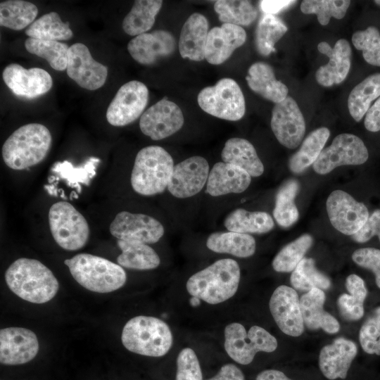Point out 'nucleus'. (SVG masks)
Here are the masks:
<instances>
[{
  "label": "nucleus",
  "instance_id": "nucleus-52",
  "mask_svg": "<svg viewBox=\"0 0 380 380\" xmlns=\"http://www.w3.org/2000/svg\"><path fill=\"white\" fill-rule=\"evenodd\" d=\"M364 124L368 131L376 132L380 130V96L367 112Z\"/></svg>",
  "mask_w": 380,
  "mask_h": 380
},
{
  "label": "nucleus",
  "instance_id": "nucleus-50",
  "mask_svg": "<svg viewBox=\"0 0 380 380\" xmlns=\"http://www.w3.org/2000/svg\"><path fill=\"white\" fill-rule=\"evenodd\" d=\"M380 229V210H375L362 227L352 238L358 243H365L371 239L374 236L377 235Z\"/></svg>",
  "mask_w": 380,
  "mask_h": 380
},
{
  "label": "nucleus",
  "instance_id": "nucleus-6",
  "mask_svg": "<svg viewBox=\"0 0 380 380\" xmlns=\"http://www.w3.org/2000/svg\"><path fill=\"white\" fill-rule=\"evenodd\" d=\"M121 340L128 350L141 355L161 357L172 345V334L163 320L139 315L130 319L124 326Z\"/></svg>",
  "mask_w": 380,
  "mask_h": 380
},
{
  "label": "nucleus",
  "instance_id": "nucleus-34",
  "mask_svg": "<svg viewBox=\"0 0 380 380\" xmlns=\"http://www.w3.org/2000/svg\"><path fill=\"white\" fill-rule=\"evenodd\" d=\"M330 135L327 127H319L312 131L303 141L299 150L289 160L291 172L300 173L313 164L321 152Z\"/></svg>",
  "mask_w": 380,
  "mask_h": 380
},
{
  "label": "nucleus",
  "instance_id": "nucleus-7",
  "mask_svg": "<svg viewBox=\"0 0 380 380\" xmlns=\"http://www.w3.org/2000/svg\"><path fill=\"white\" fill-rule=\"evenodd\" d=\"M48 223L53 240L64 250L78 251L89 241L90 227L88 221L68 201H59L51 205Z\"/></svg>",
  "mask_w": 380,
  "mask_h": 380
},
{
  "label": "nucleus",
  "instance_id": "nucleus-4",
  "mask_svg": "<svg viewBox=\"0 0 380 380\" xmlns=\"http://www.w3.org/2000/svg\"><path fill=\"white\" fill-rule=\"evenodd\" d=\"M170 154L159 146H148L137 154L130 176L132 189L150 196L163 193L170 181L174 169Z\"/></svg>",
  "mask_w": 380,
  "mask_h": 380
},
{
  "label": "nucleus",
  "instance_id": "nucleus-16",
  "mask_svg": "<svg viewBox=\"0 0 380 380\" xmlns=\"http://www.w3.org/2000/svg\"><path fill=\"white\" fill-rule=\"evenodd\" d=\"M271 128L284 146L293 149L300 144L305 132V122L293 98L287 96L275 103L272 111Z\"/></svg>",
  "mask_w": 380,
  "mask_h": 380
},
{
  "label": "nucleus",
  "instance_id": "nucleus-15",
  "mask_svg": "<svg viewBox=\"0 0 380 380\" xmlns=\"http://www.w3.org/2000/svg\"><path fill=\"white\" fill-rule=\"evenodd\" d=\"M67 74L80 87L96 90L106 82L108 68L95 61L87 46L75 43L68 52Z\"/></svg>",
  "mask_w": 380,
  "mask_h": 380
},
{
  "label": "nucleus",
  "instance_id": "nucleus-54",
  "mask_svg": "<svg viewBox=\"0 0 380 380\" xmlns=\"http://www.w3.org/2000/svg\"><path fill=\"white\" fill-rule=\"evenodd\" d=\"M296 1H260V9L265 13V14L274 15L281 12L289 6L296 3Z\"/></svg>",
  "mask_w": 380,
  "mask_h": 380
},
{
  "label": "nucleus",
  "instance_id": "nucleus-45",
  "mask_svg": "<svg viewBox=\"0 0 380 380\" xmlns=\"http://www.w3.org/2000/svg\"><path fill=\"white\" fill-rule=\"evenodd\" d=\"M352 42L357 50L362 51L366 62L380 66V32L376 27L369 26L365 30L355 32Z\"/></svg>",
  "mask_w": 380,
  "mask_h": 380
},
{
  "label": "nucleus",
  "instance_id": "nucleus-42",
  "mask_svg": "<svg viewBox=\"0 0 380 380\" xmlns=\"http://www.w3.org/2000/svg\"><path fill=\"white\" fill-rule=\"evenodd\" d=\"M290 280L295 289L307 292L314 288L326 290L331 286L329 278L316 268L312 258H304L292 272Z\"/></svg>",
  "mask_w": 380,
  "mask_h": 380
},
{
  "label": "nucleus",
  "instance_id": "nucleus-35",
  "mask_svg": "<svg viewBox=\"0 0 380 380\" xmlns=\"http://www.w3.org/2000/svg\"><path fill=\"white\" fill-rule=\"evenodd\" d=\"M380 96V73L366 77L350 91L348 108L352 118L357 122L362 120L370 108L371 103Z\"/></svg>",
  "mask_w": 380,
  "mask_h": 380
},
{
  "label": "nucleus",
  "instance_id": "nucleus-17",
  "mask_svg": "<svg viewBox=\"0 0 380 380\" xmlns=\"http://www.w3.org/2000/svg\"><path fill=\"white\" fill-rule=\"evenodd\" d=\"M270 312L279 329L291 336H300L304 322L297 291L288 286H278L269 302Z\"/></svg>",
  "mask_w": 380,
  "mask_h": 380
},
{
  "label": "nucleus",
  "instance_id": "nucleus-57",
  "mask_svg": "<svg viewBox=\"0 0 380 380\" xmlns=\"http://www.w3.org/2000/svg\"><path fill=\"white\" fill-rule=\"evenodd\" d=\"M374 3H376L377 5H380V0L374 1Z\"/></svg>",
  "mask_w": 380,
  "mask_h": 380
},
{
  "label": "nucleus",
  "instance_id": "nucleus-14",
  "mask_svg": "<svg viewBox=\"0 0 380 380\" xmlns=\"http://www.w3.org/2000/svg\"><path fill=\"white\" fill-rule=\"evenodd\" d=\"M184 122L180 108L175 103L163 99L144 112L139 120V127L144 135L157 141L179 131Z\"/></svg>",
  "mask_w": 380,
  "mask_h": 380
},
{
  "label": "nucleus",
  "instance_id": "nucleus-24",
  "mask_svg": "<svg viewBox=\"0 0 380 380\" xmlns=\"http://www.w3.org/2000/svg\"><path fill=\"white\" fill-rule=\"evenodd\" d=\"M357 353V348L353 341L343 337L336 338L321 349L319 369L329 380L344 379Z\"/></svg>",
  "mask_w": 380,
  "mask_h": 380
},
{
  "label": "nucleus",
  "instance_id": "nucleus-32",
  "mask_svg": "<svg viewBox=\"0 0 380 380\" xmlns=\"http://www.w3.org/2000/svg\"><path fill=\"white\" fill-rule=\"evenodd\" d=\"M162 6L160 0L135 1L122 23L125 32L130 36L146 33L153 27Z\"/></svg>",
  "mask_w": 380,
  "mask_h": 380
},
{
  "label": "nucleus",
  "instance_id": "nucleus-26",
  "mask_svg": "<svg viewBox=\"0 0 380 380\" xmlns=\"http://www.w3.org/2000/svg\"><path fill=\"white\" fill-rule=\"evenodd\" d=\"M208 32L207 18L198 13L191 14L181 30L179 39L181 56L194 61H203Z\"/></svg>",
  "mask_w": 380,
  "mask_h": 380
},
{
  "label": "nucleus",
  "instance_id": "nucleus-9",
  "mask_svg": "<svg viewBox=\"0 0 380 380\" xmlns=\"http://www.w3.org/2000/svg\"><path fill=\"white\" fill-rule=\"evenodd\" d=\"M199 106L207 113L229 121L241 119L246 111L242 91L236 81L224 77L198 95Z\"/></svg>",
  "mask_w": 380,
  "mask_h": 380
},
{
  "label": "nucleus",
  "instance_id": "nucleus-19",
  "mask_svg": "<svg viewBox=\"0 0 380 380\" xmlns=\"http://www.w3.org/2000/svg\"><path fill=\"white\" fill-rule=\"evenodd\" d=\"M2 77L14 94L27 99L45 94L53 85L52 78L45 70L26 69L16 63L8 65L3 70Z\"/></svg>",
  "mask_w": 380,
  "mask_h": 380
},
{
  "label": "nucleus",
  "instance_id": "nucleus-23",
  "mask_svg": "<svg viewBox=\"0 0 380 380\" xmlns=\"http://www.w3.org/2000/svg\"><path fill=\"white\" fill-rule=\"evenodd\" d=\"M246 40V33L242 27L228 23L214 27L208 32L205 58L210 64H222Z\"/></svg>",
  "mask_w": 380,
  "mask_h": 380
},
{
  "label": "nucleus",
  "instance_id": "nucleus-43",
  "mask_svg": "<svg viewBox=\"0 0 380 380\" xmlns=\"http://www.w3.org/2000/svg\"><path fill=\"white\" fill-rule=\"evenodd\" d=\"M313 243L312 237L303 234L286 245L272 260V267L278 272H293Z\"/></svg>",
  "mask_w": 380,
  "mask_h": 380
},
{
  "label": "nucleus",
  "instance_id": "nucleus-28",
  "mask_svg": "<svg viewBox=\"0 0 380 380\" xmlns=\"http://www.w3.org/2000/svg\"><path fill=\"white\" fill-rule=\"evenodd\" d=\"M246 80L251 89L267 100L278 103L287 97L288 87L276 79L273 69L265 63L252 64Z\"/></svg>",
  "mask_w": 380,
  "mask_h": 380
},
{
  "label": "nucleus",
  "instance_id": "nucleus-2",
  "mask_svg": "<svg viewBox=\"0 0 380 380\" xmlns=\"http://www.w3.org/2000/svg\"><path fill=\"white\" fill-rule=\"evenodd\" d=\"M51 144L52 136L46 126L29 123L15 129L4 141L2 158L8 168L24 170L42 163Z\"/></svg>",
  "mask_w": 380,
  "mask_h": 380
},
{
  "label": "nucleus",
  "instance_id": "nucleus-53",
  "mask_svg": "<svg viewBox=\"0 0 380 380\" xmlns=\"http://www.w3.org/2000/svg\"><path fill=\"white\" fill-rule=\"evenodd\" d=\"M207 380H245L244 375L236 365L227 364L223 365L218 373Z\"/></svg>",
  "mask_w": 380,
  "mask_h": 380
},
{
  "label": "nucleus",
  "instance_id": "nucleus-11",
  "mask_svg": "<svg viewBox=\"0 0 380 380\" xmlns=\"http://www.w3.org/2000/svg\"><path fill=\"white\" fill-rule=\"evenodd\" d=\"M108 230L117 240L145 244L158 242L165 232L163 224L153 217L129 211L116 214Z\"/></svg>",
  "mask_w": 380,
  "mask_h": 380
},
{
  "label": "nucleus",
  "instance_id": "nucleus-41",
  "mask_svg": "<svg viewBox=\"0 0 380 380\" xmlns=\"http://www.w3.org/2000/svg\"><path fill=\"white\" fill-rule=\"evenodd\" d=\"M25 47L29 53L46 59L53 69L63 71L67 68L69 46L66 44L29 37Z\"/></svg>",
  "mask_w": 380,
  "mask_h": 380
},
{
  "label": "nucleus",
  "instance_id": "nucleus-1",
  "mask_svg": "<svg viewBox=\"0 0 380 380\" xmlns=\"http://www.w3.org/2000/svg\"><path fill=\"white\" fill-rule=\"evenodd\" d=\"M4 277L12 292L32 303L51 300L59 289L58 281L51 270L33 258L15 260L7 268Z\"/></svg>",
  "mask_w": 380,
  "mask_h": 380
},
{
  "label": "nucleus",
  "instance_id": "nucleus-10",
  "mask_svg": "<svg viewBox=\"0 0 380 380\" xmlns=\"http://www.w3.org/2000/svg\"><path fill=\"white\" fill-rule=\"evenodd\" d=\"M368 157L367 148L360 138L353 134L343 133L322 150L312 167L317 174L326 175L341 165L363 164Z\"/></svg>",
  "mask_w": 380,
  "mask_h": 380
},
{
  "label": "nucleus",
  "instance_id": "nucleus-27",
  "mask_svg": "<svg viewBox=\"0 0 380 380\" xmlns=\"http://www.w3.org/2000/svg\"><path fill=\"white\" fill-rule=\"evenodd\" d=\"M326 296L323 290L314 288L300 298L304 324L311 330L322 329L328 334H336L340 329L338 320L324 310Z\"/></svg>",
  "mask_w": 380,
  "mask_h": 380
},
{
  "label": "nucleus",
  "instance_id": "nucleus-25",
  "mask_svg": "<svg viewBox=\"0 0 380 380\" xmlns=\"http://www.w3.org/2000/svg\"><path fill=\"white\" fill-rule=\"evenodd\" d=\"M251 176L244 170L235 165L218 162L210 171L206 191L212 196L229 194H240L249 186Z\"/></svg>",
  "mask_w": 380,
  "mask_h": 380
},
{
  "label": "nucleus",
  "instance_id": "nucleus-18",
  "mask_svg": "<svg viewBox=\"0 0 380 380\" xmlns=\"http://www.w3.org/2000/svg\"><path fill=\"white\" fill-rule=\"evenodd\" d=\"M209 173V164L203 157L188 158L175 165L167 190L179 198L195 196L207 184Z\"/></svg>",
  "mask_w": 380,
  "mask_h": 380
},
{
  "label": "nucleus",
  "instance_id": "nucleus-49",
  "mask_svg": "<svg viewBox=\"0 0 380 380\" xmlns=\"http://www.w3.org/2000/svg\"><path fill=\"white\" fill-rule=\"evenodd\" d=\"M364 300L350 294L343 293L337 300L341 316L348 321H357L364 315Z\"/></svg>",
  "mask_w": 380,
  "mask_h": 380
},
{
  "label": "nucleus",
  "instance_id": "nucleus-33",
  "mask_svg": "<svg viewBox=\"0 0 380 380\" xmlns=\"http://www.w3.org/2000/svg\"><path fill=\"white\" fill-rule=\"evenodd\" d=\"M224 225L230 232L262 234L271 231L274 223L272 217L265 212H250L237 208L226 217Z\"/></svg>",
  "mask_w": 380,
  "mask_h": 380
},
{
  "label": "nucleus",
  "instance_id": "nucleus-44",
  "mask_svg": "<svg viewBox=\"0 0 380 380\" xmlns=\"http://www.w3.org/2000/svg\"><path fill=\"white\" fill-rule=\"evenodd\" d=\"M350 4L348 0H305L300 4V10L305 14H316L318 22L327 25L331 17L343 18Z\"/></svg>",
  "mask_w": 380,
  "mask_h": 380
},
{
  "label": "nucleus",
  "instance_id": "nucleus-37",
  "mask_svg": "<svg viewBox=\"0 0 380 380\" xmlns=\"http://www.w3.org/2000/svg\"><path fill=\"white\" fill-rule=\"evenodd\" d=\"M37 13V7L31 2L4 1L0 4V25L13 30H20L31 25Z\"/></svg>",
  "mask_w": 380,
  "mask_h": 380
},
{
  "label": "nucleus",
  "instance_id": "nucleus-30",
  "mask_svg": "<svg viewBox=\"0 0 380 380\" xmlns=\"http://www.w3.org/2000/svg\"><path fill=\"white\" fill-rule=\"evenodd\" d=\"M206 246L215 253L248 258L254 254L256 244L255 239L248 234L228 231L210 234L207 239Z\"/></svg>",
  "mask_w": 380,
  "mask_h": 380
},
{
  "label": "nucleus",
  "instance_id": "nucleus-58",
  "mask_svg": "<svg viewBox=\"0 0 380 380\" xmlns=\"http://www.w3.org/2000/svg\"><path fill=\"white\" fill-rule=\"evenodd\" d=\"M377 236H378L379 239V241H380V229H379V232H378Z\"/></svg>",
  "mask_w": 380,
  "mask_h": 380
},
{
  "label": "nucleus",
  "instance_id": "nucleus-36",
  "mask_svg": "<svg viewBox=\"0 0 380 380\" xmlns=\"http://www.w3.org/2000/svg\"><path fill=\"white\" fill-rule=\"evenodd\" d=\"M25 34L34 39L58 42L68 40L73 36L68 23H63L56 12L46 13L34 21Z\"/></svg>",
  "mask_w": 380,
  "mask_h": 380
},
{
  "label": "nucleus",
  "instance_id": "nucleus-22",
  "mask_svg": "<svg viewBox=\"0 0 380 380\" xmlns=\"http://www.w3.org/2000/svg\"><path fill=\"white\" fill-rule=\"evenodd\" d=\"M318 51L327 56V64L320 66L315 73L317 82L324 87H331L342 82L347 77L351 62V48L344 39H338L334 47L326 42L317 45Z\"/></svg>",
  "mask_w": 380,
  "mask_h": 380
},
{
  "label": "nucleus",
  "instance_id": "nucleus-20",
  "mask_svg": "<svg viewBox=\"0 0 380 380\" xmlns=\"http://www.w3.org/2000/svg\"><path fill=\"white\" fill-rule=\"evenodd\" d=\"M36 334L23 327H7L0 331V362L7 365L27 363L38 353Z\"/></svg>",
  "mask_w": 380,
  "mask_h": 380
},
{
  "label": "nucleus",
  "instance_id": "nucleus-39",
  "mask_svg": "<svg viewBox=\"0 0 380 380\" xmlns=\"http://www.w3.org/2000/svg\"><path fill=\"white\" fill-rule=\"evenodd\" d=\"M287 27L274 15L264 14L258 21L255 35L258 51L267 56L275 51V44L287 32Z\"/></svg>",
  "mask_w": 380,
  "mask_h": 380
},
{
  "label": "nucleus",
  "instance_id": "nucleus-56",
  "mask_svg": "<svg viewBox=\"0 0 380 380\" xmlns=\"http://www.w3.org/2000/svg\"><path fill=\"white\" fill-rule=\"evenodd\" d=\"M190 303L193 306H197L200 304V299L193 296V298L190 300Z\"/></svg>",
  "mask_w": 380,
  "mask_h": 380
},
{
  "label": "nucleus",
  "instance_id": "nucleus-38",
  "mask_svg": "<svg viewBox=\"0 0 380 380\" xmlns=\"http://www.w3.org/2000/svg\"><path fill=\"white\" fill-rule=\"evenodd\" d=\"M299 189V182L296 179H291L284 183L276 194L273 215L281 227H289L298 219V210L294 199Z\"/></svg>",
  "mask_w": 380,
  "mask_h": 380
},
{
  "label": "nucleus",
  "instance_id": "nucleus-5",
  "mask_svg": "<svg viewBox=\"0 0 380 380\" xmlns=\"http://www.w3.org/2000/svg\"><path fill=\"white\" fill-rule=\"evenodd\" d=\"M64 262L75 280L93 292H112L121 288L127 281L122 267L100 256L79 253Z\"/></svg>",
  "mask_w": 380,
  "mask_h": 380
},
{
  "label": "nucleus",
  "instance_id": "nucleus-46",
  "mask_svg": "<svg viewBox=\"0 0 380 380\" xmlns=\"http://www.w3.org/2000/svg\"><path fill=\"white\" fill-rule=\"evenodd\" d=\"M359 341L365 353L380 355V306L373 310L362 325Z\"/></svg>",
  "mask_w": 380,
  "mask_h": 380
},
{
  "label": "nucleus",
  "instance_id": "nucleus-3",
  "mask_svg": "<svg viewBox=\"0 0 380 380\" xmlns=\"http://www.w3.org/2000/svg\"><path fill=\"white\" fill-rule=\"evenodd\" d=\"M240 277V267L236 260L221 259L190 277L186 290L194 297L217 304L236 293Z\"/></svg>",
  "mask_w": 380,
  "mask_h": 380
},
{
  "label": "nucleus",
  "instance_id": "nucleus-31",
  "mask_svg": "<svg viewBox=\"0 0 380 380\" xmlns=\"http://www.w3.org/2000/svg\"><path fill=\"white\" fill-rule=\"evenodd\" d=\"M117 244L121 251L117 262L122 267L146 270L155 269L160 263L159 255L148 244L121 240Z\"/></svg>",
  "mask_w": 380,
  "mask_h": 380
},
{
  "label": "nucleus",
  "instance_id": "nucleus-13",
  "mask_svg": "<svg viewBox=\"0 0 380 380\" xmlns=\"http://www.w3.org/2000/svg\"><path fill=\"white\" fill-rule=\"evenodd\" d=\"M326 207L332 226L346 235L352 236L357 232L369 217L365 204L339 189L330 194Z\"/></svg>",
  "mask_w": 380,
  "mask_h": 380
},
{
  "label": "nucleus",
  "instance_id": "nucleus-12",
  "mask_svg": "<svg viewBox=\"0 0 380 380\" xmlns=\"http://www.w3.org/2000/svg\"><path fill=\"white\" fill-rule=\"evenodd\" d=\"M148 101V90L137 80L124 84L117 91L106 111V120L115 127H123L141 116Z\"/></svg>",
  "mask_w": 380,
  "mask_h": 380
},
{
  "label": "nucleus",
  "instance_id": "nucleus-47",
  "mask_svg": "<svg viewBox=\"0 0 380 380\" xmlns=\"http://www.w3.org/2000/svg\"><path fill=\"white\" fill-rule=\"evenodd\" d=\"M176 380H203L198 359L190 348L182 349L177 356Z\"/></svg>",
  "mask_w": 380,
  "mask_h": 380
},
{
  "label": "nucleus",
  "instance_id": "nucleus-55",
  "mask_svg": "<svg viewBox=\"0 0 380 380\" xmlns=\"http://www.w3.org/2000/svg\"><path fill=\"white\" fill-rule=\"evenodd\" d=\"M255 380H292L282 372L277 369H266L259 373Z\"/></svg>",
  "mask_w": 380,
  "mask_h": 380
},
{
  "label": "nucleus",
  "instance_id": "nucleus-48",
  "mask_svg": "<svg viewBox=\"0 0 380 380\" xmlns=\"http://www.w3.org/2000/svg\"><path fill=\"white\" fill-rule=\"evenodd\" d=\"M352 260L357 265L374 272L376 284L380 289V250L370 247L357 249L352 254Z\"/></svg>",
  "mask_w": 380,
  "mask_h": 380
},
{
  "label": "nucleus",
  "instance_id": "nucleus-21",
  "mask_svg": "<svg viewBox=\"0 0 380 380\" xmlns=\"http://www.w3.org/2000/svg\"><path fill=\"white\" fill-rule=\"evenodd\" d=\"M176 49L174 36L166 30H155L134 37L127 44L134 60L142 65H152L172 55Z\"/></svg>",
  "mask_w": 380,
  "mask_h": 380
},
{
  "label": "nucleus",
  "instance_id": "nucleus-8",
  "mask_svg": "<svg viewBox=\"0 0 380 380\" xmlns=\"http://www.w3.org/2000/svg\"><path fill=\"white\" fill-rule=\"evenodd\" d=\"M277 348L276 338L260 326H252L246 331L242 324L234 322L224 329L225 350L239 364L248 365L257 353H272Z\"/></svg>",
  "mask_w": 380,
  "mask_h": 380
},
{
  "label": "nucleus",
  "instance_id": "nucleus-29",
  "mask_svg": "<svg viewBox=\"0 0 380 380\" xmlns=\"http://www.w3.org/2000/svg\"><path fill=\"white\" fill-rule=\"evenodd\" d=\"M223 162L239 167L251 177H259L264 172V165L253 144L243 138L228 139L221 153Z\"/></svg>",
  "mask_w": 380,
  "mask_h": 380
},
{
  "label": "nucleus",
  "instance_id": "nucleus-40",
  "mask_svg": "<svg viewBox=\"0 0 380 380\" xmlns=\"http://www.w3.org/2000/svg\"><path fill=\"white\" fill-rule=\"evenodd\" d=\"M219 20L223 23L238 26H248L257 18L258 11L254 6L245 0H220L214 4Z\"/></svg>",
  "mask_w": 380,
  "mask_h": 380
},
{
  "label": "nucleus",
  "instance_id": "nucleus-51",
  "mask_svg": "<svg viewBox=\"0 0 380 380\" xmlns=\"http://www.w3.org/2000/svg\"><path fill=\"white\" fill-rule=\"evenodd\" d=\"M346 288L349 294L365 300L367 295V290L364 280L355 274H350L346 280Z\"/></svg>",
  "mask_w": 380,
  "mask_h": 380
}]
</instances>
